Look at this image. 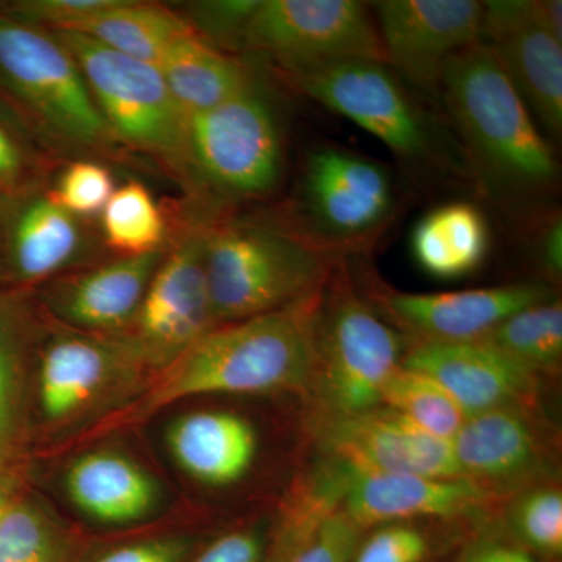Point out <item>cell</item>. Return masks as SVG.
I'll list each match as a JSON object with an SVG mask.
<instances>
[{"label": "cell", "instance_id": "obj_37", "mask_svg": "<svg viewBox=\"0 0 562 562\" xmlns=\"http://www.w3.org/2000/svg\"><path fill=\"white\" fill-rule=\"evenodd\" d=\"M258 0H224V2H201L192 5L194 22L211 38L241 47L244 31Z\"/></svg>", "mask_w": 562, "mask_h": 562}, {"label": "cell", "instance_id": "obj_21", "mask_svg": "<svg viewBox=\"0 0 562 562\" xmlns=\"http://www.w3.org/2000/svg\"><path fill=\"white\" fill-rule=\"evenodd\" d=\"M160 250L101 266L61 284L52 294V308L85 330L113 331L132 325L155 271Z\"/></svg>", "mask_w": 562, "mask_h": 562}, {"label": "cell", "instance_id": "obj_23", "mask_svg": "<svg viewBox=\"0 0 562 562\" xmlns=\"http://www.w3.org/2000/svg\"><path fill=\"white\" fill-rule=\"evenodd\" d=\"M158 69L184 117L235 98L255 80L243 63L206 43L198 32L173 41Z\"/></svg>", "mask_w": 562, "mask_h": 562}, {"label": "cell", "instance_id": "obj_13", "mask_svg": "<svg viewBox=\"0 0 562 562\" xmlns=\"http://www.w3.org/2000/svg\"><path fill=\"white\" fill-rule=\"evenodd\" d=\"M317 442L324 461L360 473L461 476L452 442L422 430L401 414L376 406L350 416H319Z\"/></svg>", "mask_w": 562, "mask_h": 562}, {"label": "cell", "instance_id": "obj_36", "mask_svg": "<svg viewBox=\"0 0 562 562\" xmlns=\"http://www.w3.org/2000/svg\"><path fill=\"white\" fill-rule=\"evenodd\" d=\"M116 0H27L11 9L18 20L33 27L55 32L72 31L76 25L109 9Z\"/></svg>", "mask_w": 562, "mask_h": 562}, {"label": "cell", "instance_id": "obj_31", "mask_svg": "<svg viewBox=\"0 0 562 562\" xmlns=\"http://www.w3.org/2000/svg\"><path fill=\"white\" fill-rule=\"evenodd\" d=\"M68 543L52 517L14 501L0 516V562H66Z\"/></svg>", "mask_w": 562, "mask_h": 562}, {"label": "cell", "instance_id": "obj_11", "mask_svg": "<svg viewBox=\"0 0 562 562\" xmlns=\"http://www.w3.org/2000/svg\"><path fill=\"white\" fill-rule=\"evenodd\" d=\"M371 10L384 65L436 101L446 63L482 40L484 2L476 0H382Z\"/></svg>", "mask_w": 562, "mask_h": 562}, {"label": "cell", "instance_id": "obj_22", "mask_svg": "<svg viewBox=\"0 0 562 562\" xmlns=\"http://www.w3.org/2000/svg\"><path fill=\"white\" fill-rule=\"evenodd\" d=\"M70 502L98 522L125 525L154 512L160 492L138 462L114 450L81 454L66 473Z\"/></svg>", "mask_w": 562, "mask_h": 562}, {"label": "cell", "instance_id": "obj_28", "mask_svg": "<svg viewBox=\"0 0 562 562\" xmlns=\"http://www.w3.org/2000/svg\"><path fill=\"white\" fill-rule=\"evenodd\" d=\"M380 406L401 414L416 427L446 441H452L468 419V414L441 384L402 366L384 386Z\"/></svg>", "mask_w": 562, "mask_h": 562}, {"label": "cell", "instance_id": "obj_2", "mask_svg": "<svg viewBox=\"0 0 562 562\" xmlns=\"http://www.w3.org/2000/svg\"><path fill=\"white\" fill-rule=\"evenodd\" d=\"M439 101L464 144L480 184L492 198L532 203L557 190V155L483 41L446 63Z\"/></svg>", "mask_w": 562, "mask_h": 562}, {"label": "cell", "instance_id": "obj_7", "mask_svg": "<svg viewBox=\"0 0 562 562\" xmlns=\"http://www.w3.org/2000/svg\"><path fill=\"white\" fill-rule=\"evenodd\" d=\"M79 66L111 136L184 169V122L158 66L125 57L98 41L58 32Z\"/></svg>", "mask_w": 562, "mask_h": 562}, {"label": "cell", "instance_id": "obj_43", "mask_svg": "<svg viewBox=\"0 0 562 562\" xmlns=\"http://www.w3.org/2000/svg\"><path fill=\"white\" fill-rule=\"evenodd\" d=\"M18 480L16 475L0 469V516L5 513L11 503L18 501Z\"/></svg>", "mask_w": 562, "mask_h": 562}, {"label": "cell", "instance_id": "obj_40", "mask_svg": "<svg viewBox=\"0 0 562 562\" xmlns=\"http://www.w3.org/2000/svg\"><path fill=\"white\" fill-rule=\"evenodd\" d=\"M188 553L187 539L158 538L117 547L94 562H187Z\"/></svg>", "mask_w": 562, "mask_h": 562}, {"label": "cell", "instance_id": "obj_24", "mask_svg": "<svg viewBox=\"0 0 562 562\" xmlns=\"http://www.w3.org/2000/svg\"><path fill=\"white\" fill-rule=\"evenodd\" d=\"M490 246V225L472 203L438 206L425 214L412 233L414 261L435 279H461L476 271Z\"/></svg>", "mask_w": 562, "mask_h": 562}, {"label": "cell", "instance_id": "obj_35", "mask_svg": "<svg viewBox=\"0 0 562 562\" xmlns=\"http://www.w3.org/2000/svg\"><path fill=\"white\" fill-rule=\"evenodd\" d=\"M361 535V528L338 509L286 553L268 562H350Z\"/></svg>", "mask_w": 562, "mask_h": 562}, {"label": "cell", "instance_id": "obj_34", "mask_svg": "<svg viewBox=\"0 0 562 562\" xmlns=\"http://www.w3.org/2000/svg\"><path fill=\"white\" fill-rule=\"evenodd\" d=\"M113 192L114 181L109 169L92 161H77L63 172L49 199L74 217L91 216L105 209Z\"/></svg>", "mask_w": 562, "mask_h": 562}, {"label": "cell", "instance_id": "obj_4", "mask_svg": "<svg viewBox=\"0 0 562 562\" xmlns=\"http://www.w3.org/2000/svg\"><path fill=\"white\" fill-rule=\"evenodd\" d=\"M331 279L317 319L310 395L316 398L319 416H350L380 406L408 341L344 280L331 286Z\"/></svg>", "mask_w": 562, "mask_h": 562}, {"label": "cell", "instance_id": "obj_19", "mask_svg": "<svg viewBox=\"0 0 562 562\" xmlns=\"http://www.w3.org/2000/svg\"><path fill=\"white\" fill-rule=\"evenodd\" d=\"M166 442L181 471L213 487L241 482L260 450L251 422L222 409L184 414L169 425Z\"/></svg>", "mask_w": 562, "mask_h": 562}, {"label": "cell", "instance_id": "obj_6", "mask_svg": "<svg viewBox=\"0 0 562 562\" xmlns=\"http://www.w3.org/2000/svg\"><path fill=\"white\" fill-rule=\"evenodd\" d=\"M290 80L313 101L382 140L405 165L422 169L449 161L435 122L384 63H338Z\"/></svg>", "mask_w": 562, "mask_h": 562}, {"label": "cell", "instance_id": "obj_30", "mask_svg": "<svg viewBox=\"0 0 562 562\" xmlns=\"http://www.w3.org/2000/svg\"><path fill=\"white\" fill-rule=\"evenodd\" d=\"M103 233L111 249L124 257L157 251L165 238V220L149 190L132 183L117 188L102 210Z\"/></svg>", "mask_w": 562, "mask_h": 562}, {"label": "cell", "instance_id": "obj_29", "mask_svg": "<svg viewBox=\"0 0 562 562\" xmlns=\"http://www.w3.org/2000/svg\"><path fill=\"white\" fill-rule=\"evenodd\" d=\"M505 530L525 549L550 562L562 554V491L557 482L535 484L503 503Z\"/></svg>", "mask_w": 562, "mask_h": 562}, {"label": "cell", "instance_id": "obj_10", "mask_svg": "<svg viewBox=\"0 0 562 562\" xmlns=\"http://www.w3.org/2000/svg\"><path fill=\"white\" fill-rule=\"evenodd\" d=\"M305 231L336 251L369 241L395 209L394 184L380 162L339 147H321L302 176Z\"/></svg>", "mask_w": 562, "mask_h": 562}, {"label": "cell", "instance_id": "obj_33", "mask_svg": "<svg viewBox=\"0 0 562 562\" xmlns=\"http://www.w3.org/2000/svg\"><path fill=\"white\" fill-rule=\"evenodd\" d=\"M431 522H392L362 531L350 562H428L436 550Z\"/></svg>", "mask_w": 562, "mask_h": 562}, {"label": "cell", "instance_id": "obj_42", "mask_svg": "<svg viewBox=\"0 0 562 562\" xmlns=\"http://www.w3.org/2000/svg\"><path fill=\"white\" fill-rule=\"evenodd\" d=\"M22 172V155L9 133L0 127V181L16 180Z\"/></svg>", "mask_w": 562, "mask_h": 562}, {"label": "cell", "instance_id": "obj_14", "mask_svg": "<svg viewBox=\"0 0 562 562\" xmlns=\"http://www.w3.org/2000/svg\"><path fill=\"white\" fill-rule=\"evenodd\" d=\"M132 325L128 349L136 361L157 371L217 327L203 262V232L192 233L160 262Z\"/></svg>", "mask_w": 562, "mask_h": 562}, {"label": "cell", "instance_id": "obj_18", "mask_svg": "<svg viewBox=\"0 0 562 562\" xmlns=\"http://www.w3.org/2000/svg\"><path fill=\"white\" fill-rule=\"evenodd\" d=\"M401 366L441 384L468 417L508 406H538L541 376L483 339L409 341Z\"/></svg>", "mask_w": 562, "mask_h": 562}, {"label": "cell", "instance_id": "obj_17", "mask_svg": "<svg viewBox=\"0 0 562 562\" xmlns=\"http://www.w3.org/2000/svg\"><path fill=\"white\" fill-rule=\"evenodd\" d=\"M502 503L462 476L360 473L347 480L341 509L362 531L392 522L487 519Z\"/></svg>", "mask_w": 562, "mask_h": 562}, {"label": "cell", "instance_id": "obj_26", "mask_svg": "<svg viewBox=\"0 0 562 562\" xmlns=\"http://www.w3.org/2000/svg\"><path fill=\"white\" fill-rule=\"evenodd\" d=\"M80 247L81 232L76 217L46 195L18 214L11 231V265L21 279H46L69 265Z\"/></svg>", "mask_w": 562, "mask_h": 562}, {"label": "cell", "instance_id": "obj_41", "mask_svg": "<svg viewBox=\"0 0 562 562\" xmlns=\"http://www.w3.org/2000/svg\"><path fill=\"white\" fill-rule=\"evenodd\" d=\"M539 255H541L543 266L550 276H561L562 272V221L561 217H553V221L547 225L541 239H539Z\"/></svg>", "mask_w": 562, "mask_h": 562}, {"label": "cell", "instance_id": "obj_27", "mask_svg": "<svg viewBox=\"0 0 562 562\" xmlns=\"http://www.w3.org/2000/svg\"><path fill=\"white\" fill-rule=\"evenodd\" d=\"M483 341L497 347L538 376L554 373L562 360V303L549 299L520 310Z\"/></svg>", "mask_w": 562, "mask_h": 562}, {"label": "cell", "instance_id": "obj_16", "mask_svg": "<svg viewBox=\"0 0 562 562\" xmlns=\"http://www.w3.org/2000/svg\"><path fill=\"white\" fill-rule=\"evenodd\" d=\"M373 302L409 341H475L509 316L552 299L546 284L516 283L452 292H403L379 284Z\"/></svg>", "mask_w": 562, "mask_h": 562}, {"label": "cell", "instance_id": "obj_1", "mask_svg": "<svg viewBox=\"0 0 562 562\" xmlns=\"http://www.w3.org/2000/svg\"><path fill=\"white\" fill-rule=\"evenodd\" d=\"M324 290L279 312L217 325L158 369L138 397L85 431V438L135 427L173 403L201 395H310Z\"/></svg>", "mask_w": 562, "mask_h": 562}, {"label": "cell", "instance_id": "obj_9", "mask_svg": "<svg viewBox=\"0 0 562 562\" xmlns=\"http://www.w3.org/2000/svg\"><path fill=\"white\" fill-rule=\"evenodd\" d=\"M0 79L58 138L81 146L111 138L79 66L61 41L2 14Z\"/></svg>", "mask_w": 562, "mask_h": 562}, {"label": "cell", "instance_id": "obj_20", "mask_svg": "<svg viewBox=\"0 0 562 562\" xmlns=\"http://www.w3.org/2000/svg\"><path fill=\"white\" fill-rule=\"evenodd\" d=\"M138 362L127 342L90 336H58L47 344L40 364V403L52 422L76 416L125 366Z\"/></svg>", "mask_w": 562, "mask_h": 562}, {"label": "cell", "instance_id": "obj_12", "mask_svg": "<svg viewBox=\"0 0 562 562\" xmlns=\"http://www.w3.org/2000/svg\"><path fill=\"white\" fill-rule=\"evenodd\" d=\"M462 479L471 480L502 505L517 492L553 482L554 432L538 406H508L473 414L452 439Z\"/></svg>", "mask_w": 562, "mask_h": 562}, {"label": "cell", "instance_id": "obj_8", "mask_svg": "<svg viewBox=\"0 0 562 562\" xmlns=\"http://www.w3.org/2000/svg\"><path fill=\"white\" fill-rule=\"evenodd\" d=\"M241 49L266 55L288 77L338 63H384L371 7L357 0H258Z\"/></svg>", "mask_w": 562, "mask_h": 562}, {"label": "cell", "instance_id": "obj_39", "mask_svg": "<svg viewBox=\"0 0 562 562\" xmlns=\"http://www.w3.org/2000/svg\"><path fill=\"white\" fill-rule=\"evenodd\" d=\"M454 562H547L514 541L505 530H482L473 535Z\"/></svg>", "mask_w": 562, "mask_h": 562}, {"label": "cell", "instance_id": "obj_38", "mask_svg": "<svg viewBox=\"0 0 562 562\" xmlns=\"http://www.w3.org/2000/svg\"><path fill=\"white\" fill-rule=\"evenodd\" d=\"M268 549L261 528H236L214 539L190 562H266Z\"/></svg>", "mask_w": 562, "mask_h": 562}, {"label": "cell", "instance_id": "obj_25", "mask_svg": "<svg viewBox=\"0 0 562 562\" xmlns=\"http://www.w3.org/2000/svg\"><path fill=\"white\" fill-rule=\"evenodd\" d=\"M68 32L88 36L125 57L158 66L173 41L195 29L166 7L116 0Z\"/></svg>", "mask_w": 562, "mask_h": 562}, {"label": "cell", "instance_id": "obj_5", "mask_svg": "<svg viewBox=\"0 0 562 562\" xmlns=\"http://www.w3.org/2000/svg\"><path fill=\"white\" fill-rule=\"evenodd\" d=\"M184 169L224 198H262L279 188L283 127L257 80L235 98L187 117Z\"/></svg>", "mask_w": 562, "mask_h": 562}, {"label": "cell", "instance_id": "obj_3", "mask_svg": "<svg viewBox=\"0 0 562 562\" xmlns=\"http://www.w3.org/2000/svg\"><path fill=\"white\" fill-rule=\"evenodd\" d=\"M336 251L303 231L231 221L203 231V262L217 325L288 308L327 286Z\"/></svg>", "mask_w": 562, "mask_h": 562}, {"label": "cell", "instance_id": "obj_15", "mask_svg": "<svg viewBox=\"0 0 562 562\" xmlns=\"http://www.w3.org/2000/svg\"><path fill=\"white\" fill-rule=\"evenodd\" d=\"M495 55L539 128L562 133V40L543 16L541 0L484 2L482 40Z\"/></svg>", "mask_w": 562, "mask_h": 562}, {"label": "cell", "instance_id": "obj_32", "mask_svg": "<svg viewBox=\"0 0 562 562\" xmlns=\"http://www.w3.org/2000/svg\"><path fill=\"white\" fill-rule=\"evenodd\" d=\"M22 336L20 321L0 299V469H5L22 414Z\"/></svg>", "mask_w": 562, "mask_h": 562}]
</instances>
